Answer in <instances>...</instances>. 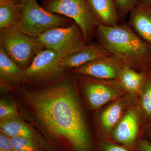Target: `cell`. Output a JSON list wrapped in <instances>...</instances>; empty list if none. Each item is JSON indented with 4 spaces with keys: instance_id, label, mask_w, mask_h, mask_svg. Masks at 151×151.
Here are the masks:
<instances>
[{
    "instance_id": "31",
    "label": "cell",
    "mask_w": 151,
    "mask_h": 151,
    "mask_svg": "<svg viewBox=\"0 0 151 151\" xmlns=\"http://www.w3.org/2000/svg\"><path fill=\"white\" fill-rule=\"evenodd\" d=\"M52 1V0H47V1Z\"/></svg>"
},
{
    "instance_id": "4",
    "label": "cell",
    "mask_w": 151,
    "mask_h": 151,
    "mask_svg": "<svg viewBox=\"0 0 151 151\" xmlns=\"http://www.w3.org/2000/svg\"><path fill=\"white\" fill-rule=\"evenodd\" d=\"M74 75L84 103L91 111H97L127 93L118 80Z\"/></svg>"
},
{
    "instance_id": "27",
    "label": "cell",
    "mask_w": 151,
    "mask_h": 151,
    "mask_svg": "<svg viewBox=\"0 0 151 151\" xmlns=\"http://www.w3.org/2000/svg\"><path fill=\"white\" fill-rule=\"evenodd\" d=\"M141 4L151 8V0H139Z\"/></svg>"
},
{
    "instance_id": "18",
    "label": "cell",
    "mask_w": 151,
    "mask_h": 151,
    "mask_svg": "<svg viewBox=\"0 0 151 151\" xmlns=\"http://www.w3.org/2000/svg\"><path fill=\"white\" fill-rule=\"evenodd\" d=\"M22 15L21 6L15 0L0 3V29L17 25Z\"/></svg>"
},
{
    "instance_id": "26",
    "label": "cell",
    "mask_w": 151,
    "mask_h": 151,
    "mask_svg": "<svg viewBox=\"0 0 151 151\" xmlns=\"http://www.w3.org/2000/svg\"><path fill=\"white\" fill-rule=\"evenodd\" d=\"M141 138L147 139L151 142V121L145 125L142 132Z\"/></svg>"
},
{
    "instance_id": "21",
    "label": "cell",
    "mask_w": 151,
    "mask_h": 151,
    "mask_svg": "<svg viewBox=\"0 0 151 151\" xmlns=\"http://www.w3.org/2000/svg\"><path fill=\"white\" fill-rule=\"evenodd\" d=\"M16 151H47L37 143L25 138L10 137Z\"/></svg>"
},
{
    "instance_id": "25",
    "label": "cell",
    "mask_w": 151,
    "mask_h": 151,
    "mask_svg": "<svg viewBox=\"0 0 151 151\" xmlns=\"http://www.w3.org/2000/svg\"><path fill=\"white\" fill-rule=\"evenodd\" d=\"M134 151H151V141L145 138H140Z\"/></svg>"
},
{
    "instance_id": "7",
    "label": "cell",
    "mask_w": 151,
    "mask_h": 151,
    "mask_svg": "<svg viewBox=\"0 0 151 151\" xmlns=\"http://www.w3.org/2000/svg\"><path fill=\"white\" fill-rule=\"evenodd\" d=\"M45 9L72 19L81 29L86 40L100 24L86 0H52L47 1Z\"/></svg>"
},
{
    "instance_id": "20",
    "label": "cell",
    "mask_w": 151,
    "mask_h": 151,
    "mask_svg": "<svg viewBox=\"0 0 151 151\" xmlns=\"http://www.w3.org/2000/svg\"><path fill=\"white\" fill-rule=\"evenodd\" d=\"M0 100V121L19 116L16 105L6 94Z\"/></svg>"
},
{
    "instance_id": "10",
    "label": "cell",
    "mask_w": 151,
    "mask_h": 151,
    "mask_svg": "<svg viewBox=\"0 0 151 151\" xmlns=\"http://www.w3.org/2000/svg\"><path fill=\"white\" fill-rule=\"evenodd\" d=\"M146 124L137 101L128 109L116 126L111 140L134 151Z\"/></svg>"
},
{
    "instance_id": "23",
    "label": "cell",
    "mask_w": 151,
    "mask_h": 151,
    "mask_svg": "<svg viewBox=\"0 0 151 151\" xmlns=\"http://www.w3.org/2000/svg\"><path fill=\"white\" fill-rule=\"evenodd\" d=\"M119 12V15L126 16L130 14L140 3L139 0H113Z\"/></svg>"
},
{
    "instance_id": "28",
    "label": "cell",
    "mask_w": 151,
    "mask_h": 151,
    "mask_svg": "<svg viewBox=\"0 0 151 151\" xmlns=\"http://www.w3.org/2000/svg\"><path fill=\"white\" fill-rule=\"evenodd\" d=\"M148 73L149 75L151 76V67L150 68V70H149Z\"/></svg>"
},
{
    "instance_id": "2",
    "label": "cell",
    "mask_w": 151,
    "mask_h": 151,
    "mask_svg": "<svg viewBox=\"0 0 151 151\" xmlns=\"http://www.w3.org/2000/svg\"><path fill=\"white\" fill-rule=\"evenodd\" d=\"M98 43L124 65L148 72L151 67V45L143 40L129 24L105 26L100 24L96 31Z\"/></svg>"
},
{
    "instance_id": "9",
    "label": "cell",
    "mask_w": 151,
    "mask_h": 151,
    "mask_svg": "<svg viewBox=\"0 0 151 151\" xmlns=\"http://www.w3.org/2000/svg\"><path fill=\"white\" fill-rule=\"evenodd\" d=\"M138 100L126 93L105 105L95 116V141L111 139L112 132L124 114Z\"/></svg>"
},
{
    "instance_id": "13",
    "label": "cell",
    "mask_w": 151,
    "mask_h": 151,
    "mask_svg": "<svg viewBox=\"0 0 151 151\" xmlns=\"http://www.w3.org/2000/svg\"><path fill=\"white\" fill-rule=\"evenodd\" d=\"M112 55L100 44L86 45L80 51L68 55L61 60V65L67 69H73L94 59Z\"/></svg>"
},
{
    "instance_id": "11",
    "label": "cell",
    "mask_w": 151,
    "mask_h": 151,
    "mask_svg": "<svg viewBox=\"0 0 151 151\" xmlns=\"http://www.w3.org/2000/svg\"><path fill=\"white\" fill-rule=\"evenodd\" d=\"M124 64L113 55L94 59L71 69L74 75L87 76L94 78L118 80Z\"/></svg>"
},
{
    "instance_id": "16",
    "label": "cell",
    "mask_w": 151,
    "mask_h": 151,
    "mask_svg": "<svg viewBox=\"0 0 151 151\" xmlns=\"http://www.w3.org/2000/svg\"><path fill=\"white\" fill-rule=\"evenodd\" d=\"M23 70L0 48L1 92H5L22 81Z\"/></svg>"
},
{
    "instance_id": "3",
    "label": "cell",
    "mask_w": 151,
    "mask_h": 151,
    "mask_svg": "<svg viewBox=\"0 0 151 151\" xmlns=\"http://www.w3.org/2000/svg\"><path fill=\"white\" fill-rule=\"evenodd\" d=\"M0 48L23 70L46 49L37 38L22 32L17 25L0 30Z\"/></svg>"
},
{
    "instance_id": "8",
    "label": "cell",
    "mask_w": 151,
    "mask_h": 151,
    "mask_svg": "<svg viewBox=\"0 0 151 151\" xmlns=\"http://www.w3.org/2000/svg\"><path fill=\"white\" fill-rule=\"evenodd\" d=\"M61 58L55 52L45 49L35 57L31 64L23 70L22 81L40 84L53 81L67 72L61 65Z\"/></svg>"
},
{
    "instance_id": "17",
    "label": "cell",
    "mask_w": 151,
    "mask_h": 151,
    "mask_svg": "<svg viewBox=\"0 0 151 151\" xmlns=\"http://www.w3.org/2000/svg\"><path fill=\"white\" fill-rule=\"evenodd\" d=\"M100 24L112 27L118 24L119 14L113 0H86Z\"/></svg>"
},
{
    "instance_id": "22",
    "label": "cell",
    "mask_w": 151,
    "mask_h": 151,
    "mask_svg": "<svg viewBox=\"0 0 151 151\" xmlns=\"http://www.w3.org/2000/svg\"><path fill=\"white\" fill-rule=\"evenodd\" d=\"M95 142L96 151H132L111 139L100 140Z\"/></svg>"
},
{
    "instance_id": "19",
    "label": "cell",
    "mask_w": 151,
    "mask_h": 151,
    "mask_svg": "<svg viewBox=\"0 0 151 151\" xmlns=\"http://www.w3.org/2000/svg\"><path fill=\"white\" fill-rule=\"evenodd\" d=\"M138 103L145 119L146 123L151 121V76L147 80L138 100Z\"/></svg>"
},
{
    "instance_id": "12",
    "label": "cell",
    "mask_w": 151,
    "mask_h": 151,
    "mask_svg": "<svg viewBox=\"0 0 151 151\" xmlns=\"http://www.w3.org/2000/svg\"><path fill=\"white\" fill-rule=\"evenodd\" d=\"M0 131L10 137H19L37 143L47 151H52L44 137L20 116L0 121Z\"/></svg>"
},
{
    "instance_id": "29",
    "label": "cell",
    "mask_w": 151,
    "mask_h": 151,
    "mask_svg": "<svg viewBox=\"0 0 151 151\" xmlns=\"http://www.w3.org/2000/svg\"><path fill=\"white\" fill-rule=\"evenodd\" d=\"M17 2H18L19 3H20L22 1H23V0H15Z\"/></svg>"
},
{
    "instance_id": "24",
    "label": "cell",
    "mask_w": 151,
    "mask_h": 151,
    "mask_svg": "<svg viewBox=\"0 0 151 151\" xmlns=\"http://www.w3.org/2000/svg\"><path fill=\"white\" fill-rule=\"evenodd\" d=\"M0 151H16L11 138L0 131Z\"/></svg>"
},
{
    "instance_id": "14",
    "label": "cell",
    "mask_w": 151,
    "mask_h": 151,
    "mask_svg": "<svg viewBox=\"0 0 151 151\" xmlns=\"http://www.w3.org/2000/svg\"><path fill=\"white\" fill-rule=\"evenodd\" d=\"M129 24L139 37L151 45V8L139 3L130 12Z\"/></svg>"
},
{
    "instance_id": "30",
    "label": "cell",
    "mask_w": 151,
    "mask_h": 151,
    "mask_svg": "<svg viewBox=\"0 0 151 151\" xmlns=\"http://www.w3.org/2000/svg\"><path fill=\"white\" fill-rule=\"evenodd\" d=\"M8 0H0V3L3 2L5 1Z\"/></svg>"
},
{
    "instance_id": "6",
    "label": "cell",
    "mask_w": 151,
    "mask_h": 151,
    "mask_svg": "<svg viewBox=\"0 0 151 151\" xmlns=\"http://www.w3.org/2000/svg\"><path fill=\"white\" fill-rule=\"evenodd\" d=\"M37 38L61 59L80 51L86 45L83 33L75 22L68 26L50 29Z\"/></svg>"
},
{
    "instance_id": "1",
    "label": "cell",
    "mask_w": 151,
    "mask_h": 151,
    "mask_svg": "<svg viewBox=\"0 0 151 151\" xmlns=\"http://www.w3.org/2000/svg\"><path fill=\"white\" fill-rule=\"evenodd\" d=\"M6 94L20 116L42 134L52 151H96L75 76L68 71L53 81L21 82Z\"/></svg>"
},
{
    "instance_id": "15",
    "label": "cell",
    "mask_w": 151,
    "mask_h": 151,
    "mask_svg": "<svg viewBox=\"0 0 151 151\" xmlns=\"http://www.w3.org/2000/svg\"><path fill=\"white\" fill-rule=\"evenodd\" d=\"M148 77V72L138 71L124 65L118 80L126 93L138 100Z\"/></svg>"
},
{
    "instance_id": "5",
    "label": "cell",
    "mask_w": 151,
    "mask_h": 151,
    "mask_svg": "<svg viewBox=\"0 0 151 151\" xmlns=\"http://www.w3.org/2000/svg\"><path fill=\"white\" fill-rule=\"evenodd\" d=\"M20 4L22 15L17 25L22 32L32 37L37 38L50 29L65 27L70 22L68 19L43 8L37 0H23Z\"/></svg>"
}]
</instances>
